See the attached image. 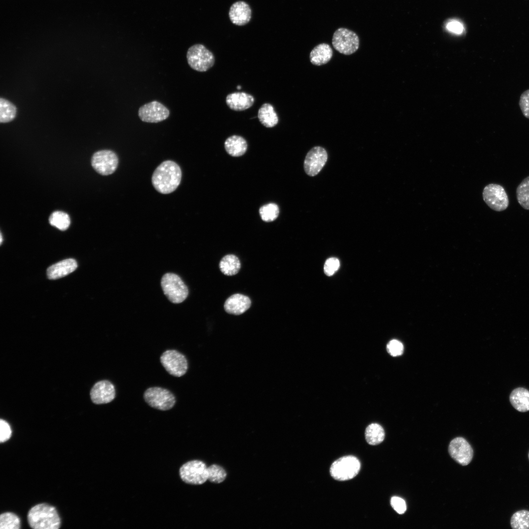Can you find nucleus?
Instances as JSON below:
<instances>
[{"mask_svg":"<svg viewBox=\"0 0 529 529\" xmlns=\"http://www.w3.org/2000/svg\"><path fill=\"white\" fill-rule=\"evenodd\" d=\"M144 398L150 407L161 410L172 409L176 402L175 397L171 391L158 386L147 388L144 393Z\"/></svg>","mask_w":529,"mask_h":529,"instance_id":"7","label":"nucleus"},{"mask_svg":"<svg viewBox=\"0 0 529 529\" xmlns=\"http://www.w3.org/2000/svg\"><path fill=\"white\" fill-rule=\"evenodd\" d=\"M333 52L330 46L326 43L315 46L310 54V61L314 65L321 66L327 64L333 56Z\"/></svg>","mask_w":529,"mask_h":529,"instance_id":"21","label":"nucleus"},{"mask_svg":"<svg viewBox=\"0 0 529 529\" xmlns=\"http://www.w3.org/2000/svg\"><path fill=\"white\" fill-rule=\"evenodd\" d=\"M509 401L517 411L522 412L529 411V390L522 387L515 388L509 395Z\"/></svg>","mask_w":529,"mask_h":529,"instance_id":"20","label":"nucleus"},{"mask_svg":"<svg viewBox=\"0 0 529 529\" xmlns=\"http://www.w3.org/2000/svg\"><path fill=\"white\" fill-rule=\"evenodd\" d=\"M161 285L164 294L173 303H182L188 296V287L176 274H165L161 279Z\"/></svg>","mask_w":529,"mask_h":529,"instance_id":"3","label":"nucleus"},{"mask_svg":"<svg viewBox=\"0 0 529 529\" xmlns=\"http://www.w3.org/2000/svg\"><path fill=\"white\" fill-rule=\"evenodd\" d=\"M219 266L220 271L225 275L232 276L240 270L241 264L239 259L233 254H228L220 260Z\"/></svg>","mask_w":529,"mask_h":529,"instance_id":"24","label":"nucleus"},{"mask_svg":"<svg viewBox=\"0 0 529 529\" xmlns=\"http://www.w3.org/2000/svg\"><path fill=\"white\" fill-rule=\"evenodd\" d=\"M182 177L179 166L175 162L167 160L159 165L152 176V183L155 190L162 194L173 192L179 186Z\"/></svg>","mask_w":529,"mask_h":529,"instance_id":"1","label":"nucleus"},{"mask_svg":"<svg viewBox=\"0 0 529 529\" xmlns=\"http://www.w3.org/2000/svg\"><path fill=\"white\" fill-rule=\"evenodd\" d=\"M516 192L519 204L524 209L529 210V176L518 186Z\"/></svg>","mask_w":529,"mask_h":529,"instance_id":"27","label":"nucleus"},{"mask_svg":"<svg viewBox=\"0 0 529 529\" xmlns=\"http://www.w3.org/2000/svg\"><path fill=\"white\" fill-rule=\"evenodd\" d=\"M11 430L8 423L5 420L0 419V441L5 442L10 437Z\"/></svg>","mask_w":529,"mask_h":529,"instance_id":"38","label":"nucleus"},{"mask_svg":"<svg viewBox=\"0 0 529 529\" xmlns=\"http://www.w3.org/2000/svg\"><path fill=\"white\" fill-rule=\"evenodd\" d=\"M226 152L233 157L243 155L247 150V143L242 137L233 135L228 137L224 142Z\"/></svg>","mask_w":529,"mask_h":529,"instance_id":"22","label":"nucleus"},{"mask_svg":"<svg viewBox=\"0 0 529 529\" xmlns=\"http://www.w3.org/2000/svg\"><path fill=\"white\" fill-rule=\"evenodd\" d=\"M2 235L1 234H0V243H2Z\"/></svg>","mask_w":529,"mask_h":529,"instance_id":"39","label":"nucleus"},{"mask_svg":"<svg viewBox=\"0 0 529 529\" xmlns=\"http://www.w3.org/2000/svg\"><path fill=\"white\" fill-rule=\"evenodd\" d=\"M160 361L171 375L181 377L187 372L188 364L186 357L176 350H167L160 357Z\"/></svg>","mask_w":529,"mask_h":529,"instance_id":"10","label":"nucleus"},{"mask_svg":"<svg viewBox=\"0 0 529 529\" xmlns=\"http://www.w3.org/2000/svg\"><path fill=\"white\" fill-rule=\"evenodd\" d=\"M451 457L462 465H468L472 460L473 451L468 442L462 437L453 439L449 446Z\"/></svg>","mask_w":529,"mask_h":529,"instance_id":"14","label":"nucleus"},{"mask_svg":"<svg viewBox=\"0 0 529 529\" xmlns=\"http://www.w3.org/2000/svg\"><path fill=\"white\" fill-rule=\"evenodd\" d=\"M209 471L208 480L213 483H221L225 480L227 476V473L224 468L217 464L210 466Z\"/></svg>","mask_w":529,"mask_h":529,"instance_id":"32","label":"nucleus"},{"mask_svg":"<svg viewBox=\"0 0 529 529\" xmlns=\"http://www.w3.org/2000/svg\"><path fill=\"white\" fill-rule=\"evenodd\" d=\"M252 11L249 5L244 1H238L231 6L229 17L235 25L242 26L248 24L251 19Z\"/></svg>","mask_w":529,"mask_h":529,"instance_id":"16","label":"nucleus"},{"mask_svg":"<svg viewBox=\"0 0 529 529\" xmlns=\"http://www.w3.org/2000/svg\"><path fill=\"white\" fill-rule=\"evenodd\" d=\"M258 118L262 124L267 128L274 127L279 121L273 106L268 103L263 104L259 108Z\"/></svg>","mask_w":529,"mask_h":529,"instance_id":"23","label":"nucleus"},{"mask_svg":"<svg viewBox=\"0 0 529 529\" xmlns=\"http://www.w3.org/2000/svg\"><path fill=\"white\" fill-rule=\"evenodd\" d=\"M528 457H529V454H528Z\"/></svg>","mask_w":529,"mask_h":529,"instance_id":"41","label":"nucleus"},{"mask_svg":"<svg viewBox=\"0 0 529 529\" xmlns=\"http://www.w3.org/2000/svg\"><path fill=\"white\" fill-rule=\"evenodd\" d=\"M227 106L235 111H241L250 108L254 103V97L244 92H235L228 95L226 98Z\"/></svg>","mask_w":529,"mask_h":529,"instance_id":"18","label":"nucleus"},{"mask_svg":"<svg viewBox=\"0 0 529 529\" xmlns=\"http://www.w3.org/2000/svg\"><path fill=\"white\" fill-rule=\"evenodd\" d=\"M90 396L92 401L96 404L110 403L116 396L115 386L108 380L100 381L92 388Z\"/></svg>","mask_w":529,"mask_h":529,"instance_id":"15","label":"nucleus"},{"mask_svg":"<svg viewBox=\"0 0 529 529\" xmlns=\"http://www.w3.org/2000/svg\"><path fill=\"white\" fill-rule=\"evenodd\" d=\"M50 225L61 231L67 230L71 223L69 215L62 211L53 212L49 217Z\"/></svg>","mask_w":529,"mask_h":529,"instance_id":"28","label":"nucleus"},{"mask_svg":"<svg viewBox=\"0 0 529 529\" xmlns=\"http://www.w3.org/2000/svg\"><path fill=\"white\" fill-rule=\"evenodd\" d=\"M340 263L338 259L330 258L328 259L324 265V271L328 276L333 275L339 267Z\"/></svg>","mask_w":529,"mask_h":529,"instance_id":"34","label":"nucleus"},{"mask_svg":"<svg viewBox=\"0 0 529 529\" xmlns=\"http://www.w3.org/2000/svg\"><path fill=\"white\" fill-rule=\"evenodd\" d=\"M17 108L11 102L1 97L0 98V122L7 123L16 117Z\"/></svg>","mask_w":529,"mask_h":529,"instance_id":"26","label":"nucleus"},{"mask_svg":"<svg viewBox=\"0 0 529 529\" xmlns=\"http://www.w3.org/2000/svg\"><path fill=\"white\" fill-rule=\"evenodd\" d=\"M361 468L359 460L352 456H344L334 461L330 472L331 476L339 481H348L354 478Z\"/></svg>","mask_w":529,"mask_h":529,"instance_id":"6","label":"nucleus"},{"mask_svg":"<svg viewBox=\"0 0 529 529\" xmlns=\"http://www.w3.org/2000/svg\"><path fill=\"white\" fill-rule=\"evenodd\" d=\"M390 504L393 508L399 514H403L407 509L405 501L398 497H393L390 500Z\"/></svg>","mask_w":529,"mask_h":529,"instance_id":"37","label":"nucleus"},{"mask_svg":"<svg viewBox=\"0 0 529 529\" xmlns=\"http://www.w3.org/2000/svg\"><path fill=\"white\" fill-rule=\"evenodd\" d=\"M186 57L190 67L199 72L207 71L214 66L215 62L213 53L200 44L190 47L187 52Z\"/></svg>","mask_w":529,"mask_h":529,"instance_id":"4","label":"nucleus"},{"mask_svg":"<svg viewBox=\"0 0 529 529\" xmlns=\"http://www.w3.org/2000/svg\"><path fill=\"white\" fill-rule=\"evenodd\" d=\"M332 44L336 50L344 55H350L359 48V38L357 34L345 28H339L334 33Z\"/></svg>","mask_w":529,"mask_h":529,"instance_id":"8","label":"nucleus"},{"mask_svg":"<svg viewBox=\"0 0 529 529\" xmlns=\"http://www.w3.org/2000/svg\"><path fill=\"white\" fill-rule=\"evenodd\" d=\"M482 197L485 203L491 209L502 212L509 205L508 195L503 186L497 184L486 185L482 192Z\"/></svg>","mask_w":529,"mask_h":529,"instance_id":"9","label":"nucleus"},{"mask_svg":"<svg viewBox=\"0 0 529 529\" xmlns=\"http://www.w3.org/2000/svg\"><path fill=\"white\" fill-rule=\"evenodd\" d=\"M251 305V300L248 296L236 293L226 299L224 308L228 313L240 315L245 312L250 307Z\"/></svg>","mask_w":529,"mask_h":529,"instance_id":"17","label":"nucleus"},{"mask_svg":"<svg viewBox=\"0 0 529 529\" xmlns=\"http://www.w3.org/2000/svg\"><path fill=\"white\" fill-rule=\"evenodd\" d=\"M169 109L163 104L153 100L141 106L138 110L140 120L145 122L157 123L168 118Z\"/></svg>","mask_w":529,"mask_h":529,"instance_id":"12","label":"nucleus"},{"mask_svg":"<svg viewBox=\"0 0 529 529\" xmlns=\"http://www.w3.org/2000/svg\"><path fill=\"white\" fill-rule=\"evenodd\" d=\"M237 89H238V90H240V89H241V86H238L237 87Z\"/></svg>","mask_w":529,"mask_h":529,"instance_id":"40","label":"nucleus"},{"mask_svg":"<svg viewBox=\"0 0 529 529\" xmlns=\"http://www.w3.org/2000/svg\"><path fill=\"white\" fill-rule=\"evenodd\" d=\"M259 214L263 221L271 222L278 216L279 209L277 204L272 203H268L260 208Z\"/></svg>","mask_w":529,"mask_h":529,"instance_id":"31","label":"nucleus"},{"mask_svg":"<svg viewBox=\"0 0 529 529\" xmlns=\"http://www.w3.org/2000/svg\"><path fill=\"white\" fill-rule=\"evenodd\" d=\"M179 475L181 480L187 484H202L208 480L209 467L202 461L191 460L181 466Z\"/></svg>","mask_w":529,"mask_h":529,"instance_id":"5","label":"nucleus"},{"mask_svg":"<svg viewBox=\"0 0 529 529\" xmlns=\"http://www.w3.org/2000/svg\"><path fill=\"white\" fill-rule=\"evenodd\" d=\"M328 159V154L325 148L316 146L313 147L307 154L304 162V169L307 174L310 176L316 175L325 166Z\"/></svg>","mask_w":529,"mask_h":529,"instance_id":"13","label":"nucleus"},{"mask_svg":"<svg viewBox=\"0 0 529 529\" xmlns=\"http://www.w3.org/2000/svg\"><path fill=\"white\" fill-rule=\"evenodd\" d=\"M21 523L19 518L12 512H5L0 516V529H19Z\"/></svg>","mask_w":529,"mask_h":529,"instance_id":"30","label":"nucleus"},{"mask_svg":"<svg viewBox=\"0 0 529 529\" xmlns=\"http://www.w3.org/2000/svg\"><path fill=\"white\" fill-rule=\"evenodd\" d=\"M510 525L513 529H529V511L521 510L511 516Z\"/></svg>","mask_w":529,"mask_h":529,"instance_id":"29","label":"nucleus"},{"mask_svg":"<svg viewBox=\"0 0 529 529\" xmlns=\"http://www.w3.org/2000/svg\"><path fill=\"white\" fill-rule=\"evenodd\" d=\"M365 436L369 444L376 445L383 441L385 433L384 429L380 425L372 423L366 428Z\"/></svg>","mask_w":529,"mask_h":529,"instance_id":"25","label":"nucleus"},{"mask_svg":"<svg viewBox=\"0 0 529 529\" xmlns=\"http://www.w3.org/2000/svg\"><path fill=\"white\" fill-rule=\"evenodd\" d=\"M27 519L30 527L34 529H57L61 520L56 508L47 504H40L29 511Z\"/></svg>","mask_w":529,"mask_h":529,"instance_id":"2","label":"nucleus"},{"mask_svg":"<svg viewBox=\"0 0 529 529\" xmlns=\"http://www.w3.org/2000/svg\"><path fill=\"white\" fill-rule=\"evenodd\" d=\"M386 349L391 356L396 357L402 354L404 351V346L400 341L393 339L390 340L387 344Z\"/></svg>","mask_w":529,"mask_h":529,"instance_id":"33","label":"nucleus"},{"mask_svg":"<svg viewBox=\"0 0 529 529\" xmlns=\"http://www.w3.org/2000/svg\"><path fill=\"white\" fill-rule=\"evenodd\" d=\"M446 29L455 34H461L464 31L463 24L457 20H451L446 24Z\"/></svg>","mask_w":529,"mask_h":529,"instance_id":"36","label":"nucleus"},{"mask_svg":"<svg viewBox=\"0 0 529 529\" xmlns=\"http://www.w3.org/2000/svg\"><path fill=\"white\" fill-rule=\"evenodd\" d=\"M77 267L75 260L65 259L49 267L47 269V275L49 279H59L74 271Z\"/></svg>","mask_w":529,"mask_h":529,"instance_id":"19","label":"nucleus"},{"mask_svg":"<svg viewBox=\"0 0 529 529\" xmlns=\"http://www.w3.org/2000/svg\"><path fill=\"white\" fill-rule=\"evenodd\" d=\"M519 105L523 115L529 119V89L521 95Z\"/></svg>","mask_w":529,"mask_h":529,"instance_id":"35","label":"nucleus"},{"mask_svg":"<svg viewBox=\"0 0 529 529\" xmlns=\"http://www.w3.org/2000/svg\"><path fill=\"white\" fill-rule=\"evenodd\" d=\"M119 160L117 154L110 150H102L95 153L91 163L95 170L102 175H108L114 173L118 166Z\"/></svg>","mask_w":529,"mask_h":529,"instance_id":"11","label":"nucleus"}]
</instances>
